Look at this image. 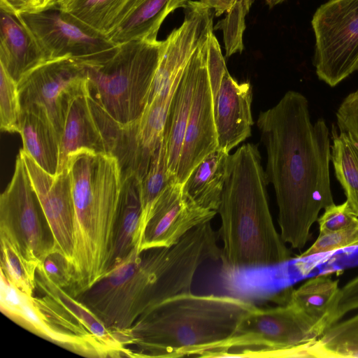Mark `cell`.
I'll list each match as a JSON object with an SVG mask.
<instances>
[{"label":"cell","mask_w":358,"mask_h":358,"mask_svg":"<svg viewBox=\"0 0 358 358\" xmlns=\"http://www.w3.org/2000/svg\"><path fill=\"white\" fill-rule=\"evenodd\" d=\"M74 206V297L92 287L110 268L122 187L117 159L81 149L68 160Z\"/></svg>","instance_id":"cell-5"},{"label":"cell","mask_w":358,"mask_h":358,"mask_svg":"<svg viewBox=\"0 0 358 358\" xmlns=\"http://www.w3.org/2000/svg\"><path fill=\"white\" fill-rule=\"evenodd\" d=\"M47 62L36 38L15 15L1 9L0 65L18 84Z\"/></svg>","instance_id":"cell-21"},{"label":"cell","mask_w":358,"mask_h":358,"mask_svg":"<svg viewBox=\"0 0 358 358\" xmlns=\"http://www.w3.org/2000/svg\"><path fill=\"white\" fill-rule=\"evenodd\" d=\"M257 126L267 153L265 172L275 190L281 238L301 250L320 212L334 203L329 129L322 118L312 123L307 99L292 90L261 112Z\"/></svg>","instance_id":"cell-1"},{"label":"cell","mask_w":358,"mask_h":358,"mask_svg":"<svg viewBox=\"0 0 358 358\" xmlns=\"http://www.w3.org/2000/svg\"><path fill=\"white\" fill-rule=\"evenodd\" d=\"M64 1H65V0H51L50 8H53L54 6H55L56 5L59 4V3H61Z\"/></svg>","instance_id":"cell-43"},{"label":"cell","mask_w":358,"mask_h":358,"mask_svg":"<svg viewBox=\"0 0 358 358\" xmlns=\"http://www.w3.org/2000/svg\"><path fill=\"white\" fill-rule=\"evenodd\" d=\"M218 238V231L208 222L192 229L171 247L141 251L135 248L76 298L121 339L147 310L190 292L199 268L220 259Z\"/></svg>","instance_id":"cell-2"},{"label":"cell","mask_w":358,"mask_h":358,"mask_svg":"<svg viewBox=\"0 0 358 358\" xmlns=\"http://www.w3.org/2000/svg\"><path fill=\"white\" fill-rule=\"evenodd\" d=\"M358 309V275L340 288L334 314V324L349 312Z\"/></svg>","instance_id":"cell-39"},{"label":"cell","mask_w":358,"mask_h":358,"mask_svg":"<svg viewBox=\"0 0 358 358\" xmlns=\"http://www.w3.org/2000/svg\"></svg>","instance_id":"cell-45"},{"label":"cell","mask_w":358,"mask_h":358,"mask_svg":"<svg viewBox=\"0 0 358 358\" xmlns=\"http://www.w3.org/2000/svg\"><path fill=\"white\" fill-rule=\"evenodd\" d=\"M36 275L68 291L73 284V268L60 252L52 250L39 262Z\"/></svg>","instance_id":"cell-34"},{"label":"cell","mask_w":358,"mask_h":358,"mask_svg":"<svg viewBox=\"0 0 358 358\" xmlns=\"http://www.w3.org/2000/svg\"><path fill=\"white\" fill-rule=\"evenodd\" d=\"M217 213L192 203L183 196L182 184L173 183L160 194L151 210L140 251L171 247L192 229L210 222Z\"/></svg>","instance_id":"cell-16"},{"label":"cell","mask_w":358,"mask_h":358,"mask_svg":"<svg viewBox=\"0 0 358 358\" xmlns=\"http://www.w3.org/2000/svg\"><path fill=\"white\" fill-rule=\"evenodd\" d=\"M238 0H199L201 3L214 9L216 16L229 12Z\"/></svg>","instance_id":"cell-41"},{"label":"cell","mask_w":358,"mask_h":358,"mask_svg":"<svg viewBox=\"0 0 358 358\" xmlns=\"http://www.w3.org/2000/svg\"><path fill=\"white\" fill-rule=\"evenodd\" d=\"M340 288L338 280H334L330 273L320 274L294 289L289 301L327 330L334 324Z\"/></svg>","instance_id":"cell-24"},{"label":"cell","mask_w":358,"mask_h":358,"mask_svg":"<svg viewBox=\"0 0 358 358\" xmlns=\"http://www.w3.org/2000/svg\"><path fill=\"white\" fill-rule=\"evenodd\" d=\"M256 308L234 296L180 293L144 312L124 343L129 350L137 346L141 357H219Z\"/></svg>","instance_id":"cell-3"},{"label":"cell","mask_w":358,"mask_h":358,"mask_svg":"<svg viewBox=\"0 0 358 358\" xmlns=\"http://www.w3.org/2000/svg\"><path fill=\"white\" fill-rule=\"evenodd\" d=\"M208 39L196 48L189 59L169 108L164 136L167 145L169 171L175 178L199 69L207 52Z\"/></svg>","instance_id":"cell-19"},{"label":"cell","mask_w":358,"mask_h":358,"mask_svg":"<svg viewBox=\"0 0 358 358\" xmlns=\"http://www.w3.org/2000/svg\"><path fill=\"white\" fill-rule=\"evenodd\" d=\"M251 5L246 0H238L225 17L220 21L215 29L223 31L226 56L229 57L243 49V34L244 32L245 17Z\"/></svg>","instance_id":"cell-33"},{"label":"cell","mask_w":358,"mask_h":358,"mask_svg":"<svg viewBox=\"0 0 358 358\" xmlns=\"http://www.w3.org/2000/svg\"><path fill=\"white\" fill-rule=\"evenodd\" d=\"M1 271L21 292L33 296L37 289L36 268L38 264L29 260L18 244L0 231Z\"/></svg>","instance_id":"cell-30"},{"label":"cell","mask_w":358,"mask_h":358,"mask_svg":"<svg viewBox=\"0 0 358 358\" xmlns=\"http://www.w3.org/2000/svg\"><path fill=\"white\" fill-rule=\"evenodd\" d=\"M325 331L289 301L269 308L257 307L219 357H283L289 350L318 340Z\"/></svg>","instance_id":"cell-7"},{"label":"cell","mask_w":358,"mask_h":358,"mask_svg":"<svg viewBox=\"0 0 358 358\" xmlns=\"http://www.w3.org/2000/svg\"><path fill=\"white\" fill-rule=\"evenodd\" d=\"M163 45L164 41H131L117 45L101 62L81 63L89 94L119 123H131L143 114Z\"/></svg>","instance_id":"cell-6"},{"label":"cell","mask_w":358,"mask_h":358,"mask_svg":"<svg viewBox=\"0 0 358 358\" xmlns=\"http://www.w3.org/2000/svg\"><path fill=\"white\" fill-rule=\"evenodd\" d=\"M312 25L317 76L335 87L358 70V0H329L317 8Z\"/></svg>","instance_id":"cell-8"},{"label":"cell","mask_w":358,"mask_h":358,"mask_svg":"<svg viewBox=\"0 0 358 358\" xmlns=\"http://www.w3.org/2000/svg\"><path fill=\"white\" fill-rule=\"evenodd\" d=\"M229 157V152L219 147L206 156L182 184L183 196L203 209L217 212Z\"/></svg>","instance_id":"cell-22"},{"label":"cell","mask_w":358,"mask_h":358,"mask_svg":"<svg viewBox=\"0 0 358 358\" xmlns=\"http://www.w3.org/2000/svg\"><path fill=\"white\" fill-rule=\"evenodd\" d=\"M23 158L33 187L52 235L53 250L72 264L74 244V206L69 169L52 176L41 169L22 149Z\"/></svg>","instance_id":"cell-13"},{"label":"cell","mask_w":358,"mask_h":358,"mask_svg":"<svg viewBox=\"0 0 358 358\" xmlns=\"http://www.w3.org/2000/svg\"><path fill=\"white\" fill-rule=\"evenodd\" d=\"M354 247H358V222L342 230L319 234L315 242L298 257L305 259L313 255Z\"/></svg>","instance_id":"cell-35"},{"label":"cell","mask_w":358,"mask_h":358,"mask_svg":"<svg viewBox=\"0 0 358 358\" xmlns=\"http://www.w3.org/2000/svg\"><path fill=\"white\" fill-rule=\"evenodd\" d=\"M16 16L31 32L46 61L69 57L82 64H95L117 49L106 36L55 7Z\"/></svg>","instance_id":"cell-11"},{"label":"cell","mask_w":358,"mask_h":358,"mask_svg":"<svg viewBox=\"0 0 358 358\" xmlns=\"http://www.w3.org/2000/svg\"><path fill=\"white\" fill-rule=\"evenodd\" d=\"M175 182H177L176 178L169 171L167 145L163 135L152 156L148 171L141 180V241L148 219L155 201L166 187Z\"/></svg>","instance_id":"cell-29"},{"label":"cell","mask_w":358,"mask_h":358,"mask_svg":"<svg viewBox=\"0 0 358 358\" xmlns=\"http://www.w3.org/2000/svg\"><path fill=\"white\" fill-rule=\"evenodd\" d=\"M268 183L257 145L244 144L230 155L217 210L220 259L230 271L276 266L291 259L274 226Z\"/></svg>","instance_id":"cell-4"},{"label":"cell","mask_w":358,"mask_h":358,"mask_svg":"<svg viewBox=\"0 0 358 358\" xmlns=\"http://www.w3.org/2000/svg\"><path fill=\"white\" fill-rule=\"evenodd\" d=\"M128 1L66 0L54 7L106 36L115 27L117 17Z\"/></svg>","instance_id":"cell-28"},{"label":"cell","mask_w":358,"mask_h":358,"mask_svg":"<svg viewBox=\"0 0 358 358\" xmlns=\"http://www.w3.org/2000/svg\"><path fill=\"white\" fill-rule=\"evenodd\" d=\"M15 322L78 352L106 357L92 334L61 303L45 294L36 297L23 293L21 312Z\"/></svg>","instance_id":"cell-14"},{"label":"cell","mask_w":358,"mask_h":358,"mask_svg":"<svg viewBox=\"0 0 358 358\" xmlns=\"http://www.w3.org/2000/svg\"><path fill=\"white\" fill-rule=\"evenodd\" d=\"M23 148L47 173L56 176L60 138L48 120L29 111H22L20 131Z\"/></svg>","instance_id":"cell-26"},{"label":"cell","mask_w":358,"mask_h":358,"mask_svg":"<svg viewBox=\"0 0 358 358\" xmlns=\"http://www.w3.org/2000/svg\"><path fill=\"white\" fill-rule=\"evenodd\" d=\"M336 116L339 131L345 133L358 146V89L343 99Z\"/></svg>","instance_id":"cell-37"},{"label":"cell","mask_w":358,"mask_h":358,"mask_svg":"<svg viewBox=\"0 0 358 358\" xmlns=\"http://www.w3.org/2000/svg\"><path fill=\"white\" fill-rule=\"evenodd\" d=\"M121 124L89 92L76 96L70 105L60 138L57 175L67 168L69 156L78 150L112 155Z\"/></svg>","instance_id":"cell-12"},{"label":"cell","mask_w":358,"mask_h":358,"mask_svg":"<svg viewBox=\"0 0 358 358\" xmlns=\"http://www.w3.org/2000/svg\"><path fill=\"white\" fill-rule=\"evenodd\" d=\"M207 52L201 64L183 143L176 182L183 184L193 169L218 147L214 99L207 69Z\"/></svg>","instance_id":"cell-17"},{"label":"cell","mask_w":358,"mask_h":358,"mask_svg":"<svg viewBox=\"0 0 358 358\" xmlns=\"http://www.w3.org/2000/svg\"><path fill=\"white\" fill-rule=\"evenodd\" d=\"M252 89L238 83L227 70L214 99L218 147L229 152L251 135Z\"/></svg>","instance_id":"cell-18"},{"label":"cell","mask_w":358,"mask_h":358,"mask_svg":"<svg viewBox=\"0 0 358 358\" xmlns=\"http://www.w3.org/2000/svg\"><path fill=\"white\" fill-rule=\"evenodd\" d=\"M173 93L156 97L146 106L138 119L121 124L112 155L118 162L122 179L131 175L141 180L145 177L152 156L164 135Z\"/></svg>","instance_id":"cell-15"},{"label":"cell","mask_w":358,"mask_h":358,"mask_svg":"<svg viewBox=\"0 0 358 358\" xmlns=\"http://www.w3.org/2000/svg\"><path fill=\"white\" fill-rule=\"evenodd\" d=\"M319 234L334 232L348 228L358 222V216L350 208L348 202L334 203L324 209L317 219Z\"/></svg>","instance_id":"cell-36"},{"label":"cell","mask_w":358,"mask_h":358,"mask_svg":"<svg viewBox=\"0 0 358 358\" xmlns=\"http://www.w3.org/2000/svg\"><path fill=\"white\" fill-rule=\"evenodd\" d=\"M37 288L68 310L97 340L107 357L129 356V350L120 337L108 329L104 322L78 299L66 289L55 286L36 275Z\"/></svg>","instance_id":"cell-25"},{"label":"cell","mask_w":358,"mask_h":358,"mask_svg":"<svg viewBox=\"0 0 358 358\" xmlns=\"http://www.w3.org/2000/svg\"><path fill=\"white\" fill-rule=\"evenodd\" d=\"M23 292L13 284L1 271V309L13 320L19 317L22 303Z\"/></svg>","instance_id":"cell-38"},{"label":"cell","mask_w":358,"mask_h":358,"mask_svg":"<svg viewBox=\"0 0 358 358\" xmlns=\"http://www.w3.org/2000/svg\"><path fill=\"white\" fill-rule=\"evenodd\" d=\"M66 1V0H65Z\"/></svg>","instance_id":"cell-44"},{"label":"cell","mask_w":358,"mask_h":358,"mask_svg":"<svg viewBox=\"0 0 358 358\" xmlns=\"http://www.w3.org/2000/svg\"><path fill=\"white\" fill-rule=\"evenodd\" d=\"M22 118L17 83L0 65V126L10 133H20Z\"/></svg>","instance_id":"cell-32"},{"label":"cell","mask_w":358,"mask_h":358,"mask_svg":"<svg viewBox=\"0 0 358 358\" xmlns=\"http://www.w3.org/2000/svg\"><path fill=\"white\" fill-rule=\"evenodd\" d=\"M0 231L37 264L54 248L52 233L20 153L12 179L0 196Z\"/></svg>","instance_id":"cell-10"},{"label":"cell","mask_w":358,"mask_h":358,"mask_svg":"<svg viewBox=\"0 0 358 358\" xmlns=\"http://www.w3.org/2000/svg\"><path fill=\"white\" fill-rule=\"evenodd\" d=\"M319 341L331 357H358V314L329 327Z\"/></svg>","instance_id":"cell-31"},{"label":"cell","mask_w":358,"mask_h":358,"mask_svg":"<svg viewBox=\"0 0 358 358\" xmlns=\"http://www.w3.org/2000/svg\"><path fill=\"white\" fill-rule=\"evenodd\" d=\"M188 1L129 0L106 37L116 45L136 40L155 41L166 17L178 8H184Z\"/></svg>","instance_id":"cell-20"},{"label":"cell","mask_w":358,"mask_h":358,"mask_svg":"<svg viewBox=\"0 0 358 358\" xmlns=\"http://www.w3.org/2000/svg\"><path fill=\"white\" fill-rule=\"evenodd\" d=\"M331 160L350 208L358 216V146L344 132L331 129Z\"/></svg>","instance_id":"cell-27"},{"label":"cell","mask_w":358,"mask_h":358,"mask_svg":"<svg viewBox=\"0 0 358 358\" xmlns=\"http://www.w3.org/2000/svg\"><path fill=\"white\" fill-rule=\"evenodd\" d=\"M17 85L22 111L48 120L59 138L72 101L88 92L84 66L69 57L44 62Z\"/></svg>","instance_id":"cell-9"},{"label":"cell","mask_w":358,"mask_h":358,"mask_svg":"<svg viewBox=\"0 0 358 358\" xmlns=\"http://www.w3.org/2000/svg\"><path fill=\"white\" fill-rule=\"evenodd\" d=\"M50 2L51 0H0V8L16 15L50 9Z\"/></svg>","instance_id":"cell-40"},{"label":"cell","mask_w":358,"mask_h":358,"mask_svg":"<svg viewBox=\"0 0 358 358\" xmlns=\"http://www.w3.org/2000/svg\"><path fill=\"white\" fill-rule=\"evenodd\" d=\"M255 0H247V1L252 5ZM269 7L272 8L274 6L282 2L284 0H265Z\"/></svg>","instance_id":"cell-42"},{"label":"cell","mask_w":358,"mask_h":358,"mask_svg":"<svg viewBox=\"0 0 358 358\" xmlns=\"http://www.w3.org/2000/svg\"><path fill=\"white\" fill-rule=\"evenodd\" d=\"M141 180L134 175L122 179V187L111 267L141 244ZM110 267V268H111Z\"/></svg>","instance_id":"cell-23"}]
</instances>
